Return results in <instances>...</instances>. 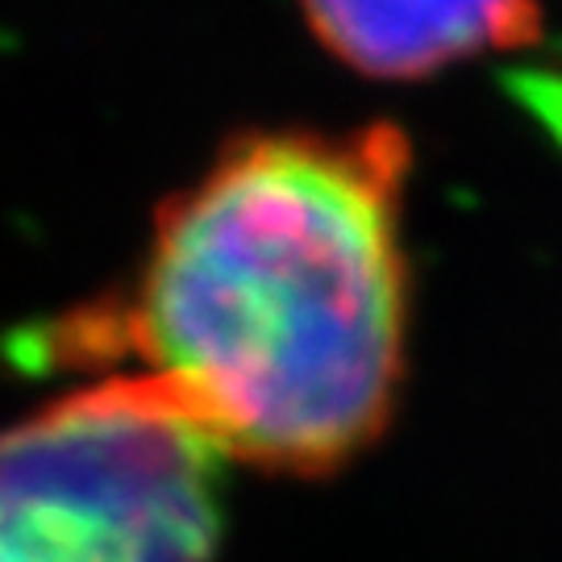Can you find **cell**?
I'll list each match as a JSON object with an SVG mask.
<instances>
[{
    "label": "cell",
    "mask_w": 562,
    "mask_h": 562,
    "mask_svg": "<svg viewBox=\"0 0 562 562\" xmlns=\"http://www.w3.org/2000/svg\"><path fill=\"white\" fill-rule=\"evenodd\" d=\"M408 138L267 130L155 217L130 280L30 329L42 371H130L229 462L325 480L367 454L408 375Z\"/></svg>",
    "instance_id": "cell-1"
},
{
    "label": "cell",
    "mask_w": 562,
    "mask_h": 562,
    "mask_svg": "<svg viewBox=\"0 0 562 562\" xmlns=\"http://www.w3.org/2000/svg\"><path fill=\"white\" fill-rule=\"evenodd\" d=\"M225 462L162 387L92 375L0 429V562H209Z\"/></svg>",
    "instance_id": "cell-2"
},
{
    "label": "cell",
    "mask_w": 562,
    "mask_h": 562,
    "mask_svg": "<svg viewBox=\"0 0 562 562\" xmlns=\"http://www.w3.org/2000/svg\"><path fill=\"white\" fill-rule=\"evenodd\" d=\"M313 34L375 80H425L542 38L533 0H301Z\"/></svg>",
    "instance_id": "cell-3"
}]
</instances>
